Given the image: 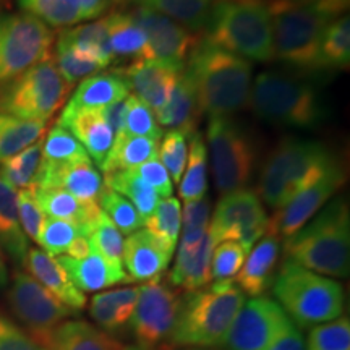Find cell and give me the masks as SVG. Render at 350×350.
<instances>
[{
	"label": "cell",
	"mask_w": 350,
	"mask_h": 350,
	"mask_svg": "<svg viewBox=\"0 0 350 350\" xmlns=\"http://www.w3.org/2000/svg\"><path fill=\"white\" fill-rule=\"evenodd\" d=\"M268 226L269 217L260 196L248 188H240L219 200L209 219L208 234L214 247L232 240L239 242L248 253L258 240L268 234Z\"/></svg>",
	"instance_id": "cell-13"
},
{
	"label": "cell",
	"mask_w": 350,
	"mask_h": 350,
	"mask_svg": "<svg viewBox=\"0 0 350 350\" xmlns=\"http://www.w3.org/2000/svg\"><path fill=\"white\" fill-rule=\"evenodd\" d=\"M248 106L261 120L300 130L318 129L327 117L317 88L281 72H262L255 78Z\"/></svg>",
	"instance_id": "cell-6"
},
{
	"label": "cell",
	"mask_w": 350,
	"mask_h": 350,
	"mask_svg": "<svg viewBox=\"0 0 350 350\" xmlns=\"http://www.w3.org/2000/svg\"><path fill=\"white\" fill-rule=\"evenodd\" d=\"M57 261L81 292H98L122 282H131L125 271H117L99 253L91 250L85 258L75 260L70 256H57Z\"/></svg>",
	"instance_id": "cell-26"
},
{
	"label": "cell",
	"mask_w": 350,
	"mask_h": 350,
	"mask_svg": "<svg viewBox=\"0 0 350 350\" xmlns=\"http://www.w3.org/2000/svg\"><path fill=\"white\" fill-rule=\"evenodd\" d=\"M8 284V271H7V262L5 255L0 250V288H3Z\"/></svg>",
	"instance_id": "cell-59"
},
{
	"label": "cell",
	"mask_w": 350,
	"mask_h": 350,
	"mask_svg": "<svg viewBox=\"0 0 350 350\" xmlns=\"http://www.w3.org/2000/svg\"><path fill=\"white\" fill-rule=\"evenodd\" d=\"M180 300L161 279L139 287L137 306L130 319L139 349L150 350L164 345V340L169 339L172 332Z\"/></svg>",
	"instance_id": "cell-15"
},
{
	"label": "cell",
	"mask_w": 350,
	"mask_h": 350,
	"mask_svg": "<svg viewBox=\"0 0 350 350\" xmlns=\"http://www.w3.org/2000/svg\"><path fill=\"white\" fill-rule=\"evenodd\" d=\"M8 304L29 338L36 340L44 350H49L57 327L73 314V310L55 299L33 275L23 271L13 274Z\"/></svg>",
	"instance_id": "cell-12"
},
{
	"label": "cell",
	"mask_w": 350,
	"mask_h": 350,
	"mask_svg": "<svg viewBox=\"0 0 350 350\" xmlns=\"http://www.w3.org/2000/svg\"><path fill=\"white\" fill-rule=\"evenodd\" d=\"M52 57H54V65L60 72V75L70 85L93 75L94 72H99L100 68H104L98 60L91 59V57L81 54V52L75 49L60 46V44H55Z\"/></svg>",
	"instance_id": "cell-48"
},
{
	"label": "cell",
	"mask_w": 350,
	"mask_h": 350,
	"mask_svg": "<svg viewBox=\"0 0 350 350\" xmlns=\"http://www.w3.org/2000/svg\"><path fill=\"white\" fill-rule=\"evenodd\" d=\"M338 164L340 163L325 144L284 138L262 163L258 196L261 203L278 211Z\"/></svg>",
	"instance_id": "cell-2"
},
{
	"label": "cell",
	"mask_w": 350,
	"mask_h": 350,
	"mask_svg": "<svg viewBox=\"0 0 350 350\" xmlns=\"http://www.w3.org/2000/svg\"><path fill=\"white\" fill-rule=\"evenodd\" d=\"M188 138H190V135L185 131L169 130L167 133L163 135V143L159 144V151H157L159 161L175 183L180 182L183 170H185L188 159Z\"/></svg>",
	"instance_id": "cell-50"
},
{
	"label": "cell",
	"mask_w": 350,
	"mask_h": 350,
	"mask_svg": "<svg viewBox=\"0 0 350 350\" xmlns=\"http://www.w3.org/2000/svg\"><path fill=\"white\" fill-rule=\"evenodd\" d=\"M18 214L21 229H23L25 235L38 243L39 234H41L44 221H46L47 216L39 208L31 188L18 191Z\"/></svg>",
	"instance_id": "cell-52"
},
{
	"label": "cell",
	"mask_w": 350,
	"mask_h": 350,
	"mask_svg": "<svg viewBox=\"0 0 350 350\" xmlns=\"http://www.w3.org/2000/svg\"><path fill=\"white\" fill-rule=\"evenodd\" d=\"M109 2H111V5H113V7L125 8V7H135V5H139V3H142L143 0H109Z\"/></svg>",
	"instance_id": "cell-60"
},
{
	"label": "cell",
	"mask_w": 350,
	"mask_h": 350,
	"mask_svg": "<svg viewBox=\"0 0 350 350\" xmlns=\"http://www.w3.org/2000/svg\"><path fill=\"white\" fill-rule=\"evenodd\" d=\"M201 113L203 112L200 109L193 81L183 68L172 94H170L169 103L156 113V120L159 126L163 125L170 130H182L191 137L195 131H198L196 126L200 124Z\"/></svg>",
	"instance_id": "cell-28"
},
{
	"label": "cell",
	"mask_w": 350,
	"mask_h": 350,
	"mask_svg": "<svg viewBox=\"0 0 350 350\" xmlns=\"http://www.w3.org/2000/svg\"><path fill=\"white\" fill-rule=\"evenodd\" d=\"M281 242L275 235L266 234L255 243V247L248 252L242 268L234 278L243 294L252 297H261L273 286L278 269Z\"/></svg>",
	"instance_id": "cell-21"
},
{
	"label": "cell",
	"mask_w": 350,
	"mask_h": 350,
	"mask_svg": "<svg viewBox=\"0 0 350 350\" xmlns=\"http://www.w3.org/2000/svg\"><path fill=\"white\" fill-rule=\"evenodd\" d=\"M41 188H59L85 203H98L104 190V177L90 157L62 165L41 164L36 185Z\"/></svg>",
	"instance_id": "cell-19"
},
{
	"label": "cell",
	"mask_w": 350,
	"mask_h": 350,
	"mask_svg": "<svg viewBox=\"0 0 350 350\" xmlns=\"http://www.w3.org/2000/svg\"><path fill=\"white\" fill-rule=\"evenodd\" d=\"M88 152L80 142L60 124H55L42 139V164L62 165L86 159Z\"/></svg>",
	"instance_id": "cell-43"
},
{
	"label": "cell",
	"mask_w": 350,
	"mask_h": 350,
	"mask_svg": "<svg viewBox=\"0 0 350 350\" xmlns=\"http://www.w3.org/2000/svg\"><path fill=\"white\" fill-rule=\"evenodd\" d=\"M109 23V46H111L113 59L151 60L150 46L143 29L135 23L129 12H112L107 15Z\"/></svg>",
	"instance_id": "cell-33"
},
{
	"label": "cell",
	"mask_w": 350,
	"mask_h": 350,
	"mask_svg": "<svg viewBox=\"0 0 350 350\" xmlns=\"http://www.w3.org/2000/svg\"><path fill=\"white\" fill-rule=\"evenodd\" d=\"M104 185L117 193L124 196L137 208L143 221L148 216H151L157 203H159V195L156 193L146 182L142 180L133 170H119L104 175Z\"/></svg>",
	"instance_id": "cell-40"
},
{
	"label": "cell",
	"mask_w": 350,
	"mask_h": 350,
	"mask_svg": "<svg viewBox=\"0 0 350 350\" xmlns=\"http://www.w3.org/2000/svg\"><path fill=\"white\" fill-rule=\"evenodd\" d=\"M42 164V138L25 148L5 163L0 164V174L10 185L18 190H29L36 185V178Z\"/></svg>",
	"instance_id": "cell-42"
},
{
	"label": "cell",
	"mask_w": 350,
	"mask_h": 350,
	"mask_svg": "<svg viewBox=\"0 0 350 350\" xmlns=\"http://www.w3.org/2000/svg\"><path fill=\"white\" fill-rule=\"evenodd\" d=\"M125 350H148V349H139L137 345V347H126ZM150 350H174V347H172V345H169V344H164V345H161V347L150 349Z\"/></svg>",
	"instance_id": "cell-61"
},
{
	"label": "cell",
	"mask_w": 350,
	"mask_h": 350,
	"mask_svg": "<svg viewBox=\"0 0 350 350\" xmlns=\"http://www.w3.org/2000/svg\"><path fill=\"white\" fill-rule=\"evenodd\" d=\"M273 25L274 59L304 75L323 73L319 46L331 18L312 5L266 0Z\"/></svg>",
	"instance_id": "cell-8"
},
{
	"label": "cell",
	"mask_w": 350,
	"mask_h": 350,
	"mask_svg": "<svg viewBox=\"0 0 350 350\" xmlns=\"http://www.w3.org/2000/svg\"><path fill=\"white\" fill-rule=\"evenodd\" d=\"M273 292L287 317L301 327L325 325L344 313V288L338 281L288 260L275 274Z\"/></svg>",
	"instance_id": "cell-7"
},
{
	"label": "cell",
	"mask_w": 350,
	"mask_h": 350,
	"mask_svg": "<svg viewBox=\"0 0 350 350\" xmlns=\"http://www.w3.org/2000/svg\"><path fill=\"white\" fill-rule=\"evenodd\" d=\"M266 350H305V342L300 331L297 329L294 323H291Z\"/></svg>",
	"instance_id": "cell-57"
},
{
	"label": "cell",
	"mask_w": 350,
	"mask_h": 350,
	"mask_svg": "<svg viewBox=\"0 0 350 350\" xmlns=\"http://www.w3.org/2000/svg\"><path fill=\"white\" fill-rule=\"evenodd\" d=\"M0 350H44L23 327L0 312Z\"/></svg>",
	"instance_id": "cell-54"
},
{
	"label": "cell",
	"mask_w": 350,
	"mask_h": 350,
	"mask_svg": "<svg viewBox=\"0 0 350 350\" xmlns=\"http://www.w3.org/2000/svg\"><path fill=\"white\" fill-rule=\"evenodd\" d=\"M213 3L214 0H143L139 5L163 13L196 33L206 25Z\"/></svg>",
	"instance_id": "cell-41"
},
{
	"label": "cell",
	"mask_w": 350,
	"mask_h": 350,
	"mask_svg": "<svg viewBox=\"0 0 350 350\" xmlns=\"http://www.w3.org/2000/svg\"><path fill=\"white\" fill-rule=\"evenodd\" d=\"M33 195L47 217L73 222L91 235L100 214L98 203H85L59 188L33 187Z\"/></svg>",
	"instance_id": "cell-27"
},
{
	"label": "cell",
	"mask_w": 350,
	"mask_h": 350,
	"mask_svg": "<svg viewBox=\"0 0 350 350\" xmlns=\"http://www.w3.org/2000/svg\"><path fill=\"white\" fill-rule=\"evenodd\" d=\"M286 260L329 278H347L350 268V214L338 198L284 243Z\"/></svg>",
	"instance_id": "cell-4"
},
{
	"label": "cell",
	"mask_w": 350,
	"mask_h": 350,
	"mask_svg": "<svg viewBox=\"0 0 350 350\" xmlns=\"http://www.w3.org/2000/svg\"><path fill=\"white\" fill-rule=\"evenodd\" d=\"M49 350H125L124 344L86 321H64L52 336Z\"/></svg>",
	"instance_id": "cell-34"
},
{
	"label": "cell",
	"mask_w": 350,
	"mask_h": 350,
	"mask_svg": "<svg viewBox=\"0 0 350 350\" xmlns=\"http://www.w3.org/2000/svg\"><path fill=\"white\" fill-rule=\"evenodd\" d=\"M129 96L130 86L119 72L93 73L80 81L75 93L64 107V112L99 111Z\"/></svg>",
	"instance_id": "cell-25"
},
{
	"label": "cell",
	"mask_w": 350,
	"mask_h": 350,
	"mask_svg": "<svg viewBox=\"0 0 350 350\" xmlns=\"http://www.w3.org/2000/svg\"><path fill=\"white\" fill-rule=\"evenodd\" d=\"M122 133L130 135V137L157 139V142L163 138V130L157 124L156 113L135 94H130L126 98L125 124Z\"/></svg>",
	"instance_id": "cell-47"
},
{
	"label": "cell",
	"mask_w": 350,
	"mask_h": 350,
	"mask_svg": "<svg viewBox=\"0 0 350 350\" xmlns=\"http://www.w3.org/2000/svg\"><path fill=\"white\" fill-rule=\"evenodd\" d=\"M143 226L148 234L157 240V243L174 256L182 229V206L177 198L159 200L151 216L144 219Z\"/></svg>",
	"instance_id": "cell-37"
},
{
	"label": "cell",
	"mask_w": 350,
	"mask_h": 350,
	"mask_svg": "<svg viewBox=\"0 0 350 350\" xmlns=\"http://www.w3.org/2000/svg\"><path fill=\"white\" fill-rule=\"evenodd\" d=\"M21 10L36 16L49 28H68L98 20L109 10V0H18Z\"/></svg>",
	"instance_id": "cell-20"
},
{
	"label": "cell",
	"mask_w": 350,
	"mask_h": 350,
	"mask_svg": "<svg viewBox=\"0 0 350 350\" xmlns=\"http://www.w3.org/2000/svg\"><path fill=\"white\" fill-rule=\"evenodd\" d=\"M129 13L146 36L151 60L185 68L188 55L201 38L198 33L144 5H135Z\"/></svg>",
	"instance_id": "cell-16"
},
{
	"label": "cell",
	"mask_w": 350,
	"mask_h": 350,
	"mask_svg": "<svg viewBox=\"0 0 350 350\" xmlns=\"http://www.w3.org/2000/svg\"><path fill=\"white\" fill-rule=\"evenodd\" d=\"M98 204L106 216L111 219L112 224L119 229L122 234H133L143 227V217L139 216L137 208L130 203L129 200L111 190L104 185V190L100 191Z\"/></svg>",
	"instance_id": "cell-45"
},
{
	"label": "cell",
	"mask_w": 350,
	"mask_h": 350,
	"mask_svg": "<svg viewBox=\"0 0 350 350\" xmlns=\"http://www.w3.org/2000/svg\"><path fill=\"white\" fill-rule=\"evenodd\" d=\"M305 350H350V323L340 317L325 325L313 326Z\"/></svg>",
	"instance_id": "cell-49"
},
{
	"label": "cell",
	"mask_w": 350,
	"mask_h": 350,
	"mask_svg": "<svg viewBox=\"0 0 350 350\" xmlns=\"http://www.w3.org/2000/svg\"><path fill=\"white\" fill-rule=\"evenodd\" d=\"M170 260L172 256L144 229L130 234L124 242V262L130 281L150 282L161 279Z\"/></svg>",
	"instance_id": "cell-24"
},
{
	"label": "cell",
	"mask_w": 350,
	"mask_h": 350,
	"mask_svg": "<svg viewBox=\"0 0 350 350\" xmlns=\"http://www.w3.org/2000/svg\"><path fill=\"white\" fill-rule=\"evenodd\" d=\"M248 253L239 242H227L217 243L213 248L211 262H209V274L211 281H226V279H234L242 268L245 258Z\"/></svg>",
	"instance_id": "cell-51"
},
{
	"label": "cell",
	"mask_w": 350,
	"mask_h": 350,
	"mask_svg": "<svg viewBox=\"0 0 350 350\" xmlns=\"http://www.w3.org/2000/svg\"><path fill=\"white\" fill-rule=\"evenodd\" d=\"M55 34L28 13L0 18V88L34 65L52 59Z\"/></svg>",
	"instance_id": "cell-11"
},
{
	"label": "cell",
	"mask_w": 350,
	"mask_h": 350,
	"mask_svg": "<svg viewBox=\"0 0 350 350\" xmlns=\"http://www.w3.org/2000/svg\"><path fill=\"white\" fill-rule=\"evenodd\" d=\"M103 112L104 119L111 126L112 133H113V139H116L119 135L124 131V124H125V112H126V98L119 100V103L111 104V106L100 109Z\"/></svg>",
	"instance_id": "cell-58"
},
{
	"label": "cell",
	"mask_w": 350,
	"mask_h": 350,
	"mask_svg": "<svg viewBox=\"0 0 350 350\" xmlns=\"http://www.w3.org/2000/svg\"><path fill=\"white\" fill-rule=\"evenodd\" d=\"M55 44L81 52V54L98 60L103 67L116 62L111 46H109L107 16L91 21V23L75 26V28L62 29Z\"/></svg>",
	"instance_id": "cell-32"
},
{
	"label": "cell",
	"mask_w": 350,
	"mask_h": 350,
	"mask_svg": "<svg viewBox=\"0 0 350 350\" xmlns=\"http://www.w3.org/2000/svg\"><path fill=\"white\" fill-rule=\"evenodd\" d=\"M65 126L70 133L75 137L90 159L98 167H103L104 161L111 151L113 143V133L111 126L104 119L103 112L99 111H77V112H64L60 113L59 122Z\"/></svg>",
	"instance_id": "cell-23"
},
{
	"label": "cell",
	"mask_w": 350,
	"mask_h": 350,
	"mask_svg": "<svg viewBox=\"0 0 350 350\" xmlns=\"http://www.w3.org/2000/svg\"><path fill=\"white\" fill-rule=\"evenodd\" d=\"M124 235L112 221L100 211L98 222L90 235L91 250L99 253L112 268L124 271Z\"/></svg>",
	"instance_id": "cell-44"
},
{
	"label": "cell",
	"mask_w": 350,
	"mask_h": 350,
	"mask_svg": "<svg viewBox=\"0 0 350 350\" xmlns=\"http://www.w3.org/2000/svg\"><path fill=\"white\" fill-rule=\"evenodd\" d=\"M292 319L281 305L268 297H253L245 301L221 350H266L274 342Z\"/></svg>",
	"instance_id": "cell-14"
},
{
	"label": "cell",
	"mask_w": 350,
	"mask_h": 350,
	"mask_svg": "<svg viewBox=\"0 0 350 350\" xmlns=\"http://www.w3.org/2000/svg\"><path fill=\"white\" fill-rule=\"evenodd\" d=\"M23 266L29 275L47 288L55 299L67 305L73 312H81L86 305V295L78 291L57 258L38 248H29Z\"/></svg>",
	"instance_id": "cell-22"
},
{
	"label": "cell",
	"mask_w": 350,
	"mask_h": 350,
	"mask_svg": "<svg viewBox=\"0 0 350 350\" xmlns=\"http://www.w3.org/2000/svg\"><path fill=\"white\" fill-rule=\"evenodd\" d=\"M185 72L193 81L201 112L209 117H230L248 106L250 60L221 49L201 36L188 55Z\"/></svg>",
	"instance_id": "cell-1"
},
{
	"label": "cell",
	"mask_w": 350,
	"mask_h": 350,
	"mask_svg": "<svg viewBox=\"0 0 350 350\" xmlns=\"http://www.w3.org/2000/svg\"><path fill=\"white\" fill-rule=\"evenodd\" d=\"M208 193V148L200 131L190 137V151L180 178L178 195L185 203L204 198Z\"/></svg>",
	"instance_id": "cell-36"
},
{
	"label": "cell",
	"mask_w": 350,
	"mask_h": 350,
	"mask_svg": "<svg viewBox=\"0 0 350 350\" xmlns=\"http://www.w3.org/2000/svg\"><path fill=\"white\" fill-rule=\"evenodd\" d=\"M214 183L221 195L250 183L258 164V146L250 130L232 117H211L206 130Z\"/></svg>",
	"instance_id": "cell-9"
},
{
	"label": "cell",
	"mask_w": 350,
	"mask_h": 350,
	"mask_svg": "<svg viewBox=\"0 0 350 350\" xmlns=\"http://www.w3.org/2000/svg\"><path fill=\"white\" fill-rule=\"evenodd\" d=\"M203 38L247 60H274L273 25L266 0H214Z\"/></svg>",
	"instance_id": "cell-5"
},
{
	"label": "cell",
	"mask_w": 350,
	"mask_h": 350,
	"mask_svg": "<svg viewBox=\"0 0 350 350\" xmlns=\"http://www.w3.org/2000/svg\"><path fill=\"white\" fill-rule=\"evenodd\" d=\"M138 295L139 287H124L96 294L91 299V317L106 332L124 329L130 323Z\"/></svg>",
	"instance_id": "cell-31"
},
{
	"label": "cell",
	"mask_w": 350,
	"mask_h": 350,
	"mask_svg": "<svg viewBox=\"0 0 350 350\" xmlns=\"http://www.w3.org/2000/svg\"><path fill=\"white\" fill-rule=\"evenodd\" d=\"M213 248L214 243L209 234L198 247H177L175 265L169 274L170 286L183 288L187 292H195L206 287L211 282L209 262H211Z\"/></svg>",
	"instance_id": "cell-29"
},
{
	"label": "cell",
	"mask_w": 350,
	"mask_h": 350,
	"mask_svg": "<svg viewBox=\"0 0 350 350\" xmlns=\"http://www.w3.org/2000/svg\"><path fill=\"white\" fill-rule=\"evenodd\" d=\"M183 68L159 62V60H137L120 70L135 96L142 99L152 112L157 113L169 103L178 77Z\"/></svg>",
	"instance_id": "cell-18"
},
{
	"label": "cell",
	"mask_w": 350,
	"mask_h": 350,
	"mask_svg": "<svg viewBox=\"0 0 350 350\" xmlns=\"http://www.w3.org/2000/svg\"><path fill=\"white\" fill-rule=\"evenodd\" d=\"M81 235L90 237V234L83 227L73 224V222L46 217L41 234H39L38 245H41L42 252H46L47 255L57 258L65 255L68 252L70 245Z\"/></svg>",
	"instance_id": "cell-46"
},
{
	"label": "cell",
	"mask_w": 350,
	"mask_h": 350,
	"mask_svg": "<svg viewBox=\"0 0 350 350\" xmlns=\"http://www.w3.org/2000/svg\"><path fill=\"white\" fill-rule=\"evenodd\" d=\"M344 167L342 164H338L317 183L295 195L286 206L274 211V216L269 217L268 234L284 239L292 237L306 222L312 221L314 214L321 211L331 196L344 185Z\"/></svg>",
	"instance_id": "cell-17"
},
{
	"label": "cell",
	"mask_w": 350,
	"mask_h": 350,
	"mask_svg": "<svg viewBox=\"0 0 350 350\" xmlns=\"http://www.w3.org/2000/svg\"><path fill=\"white\" fill-rule=\"evenodd\" d=\"M0 250L16 265H23L28 253V237L20 224L18 191L0 174Z\"/></svg>",
	"instance_id": "cell-30"
},
{
	"label": "cell",
	"mask_w": 350,
	"mask_h": 350,
	"mask_svg": "<svg viewBox=\"0 0 350 350\" xmlns=\"http://www.w3.org/2000/svg\"><path fill=\"white\" fill-rule=\"evenodd\" d=\"M131 170H133V174H137L142 180L146 182L148 185L159 195L161 200L170 198V195H172L174 191V183L169 172L159 161V156L151 157L146 163L139 164L138 167Z\"/></svg>",
	"instance_id": "cell-53"
},
{
	"label": "cell",
	"mask_w": 350,
	"mask_h": 350,
	"mask_svg": "<svg viewBox=\"0 0 350 350\" xmlns=\"http://www.w3.org/2000/svg\"><path fill=\"white\" fill-rule=\"evenodd\" d=\"M46 122L21 120L0 112V164L42 138Z\"/></svg>",
	"instance_id": "cell-38"
},
{
	"label": "cell",
	"mask_w": 350,
	"mask_h": 350,
	"mask_svg": "<svg viewBox=\"0 0 350 350\" xmlns=\"http://www.w3.org/2000/svg\"><path fill=\"white\" fill-rule=\"evenodd\" d=\"M70 88L54 62L46 60L0 88V112L21 120L47 122L65 103Z\"/></svg>",
	"instance_id": "cell-10"
},
{
	"label": "cell",
	"mask_w": 350,
	"mask_h": 350,
	"mask_svg": "<svg viewBox=\"0 0 350 350\" xmlns=\"http://www.w3.org/2000/svg\"><path fill=\"white\" fill-rule=\"evenodd\" d=\"M243 304L245 294L234 279L214 281L208 288L188 292L180 300L169 345L201 350L219 347Z\"/></svg>",
	"instance_id": "cell-3"
},
{
	"label": "cell",
	"mask_w": 350,
	"mask_h": 350,
	"mask_svg": "<svg viewBox=\"0 0 350 350\" xmlns=\"http://www.w3.org/2000/svg\"><path fill=\"white\" fill-rule=\"evenodd\" d=\"M211 219V203L204 198L185 203L182 211V229H208Z\"/></svg>",
	"instance_id": "cell-55"
},
{
	"label": "cell",
	"mask_w": 350,
	"mask_h": 350,
	"mask_svg": "<svg viewBox=\"0 0 350 350\" xmlns=\"http://www.w3.org/2000/svg\"><path fill=\"white\" fill-rule=\"evenodd\" d=\"M157 151H159L157 139L130 137V135L120 133L113 139L111 151H109L100 170L104 175L119 172V170H131L138 167L139 164L146 163L151 157H156Z\"/></svg>",
	"instance_id": "cell-35"
},
{
	"label": "cell",
	"mask_w": 350,
	"mask_h": 350,
	"mask_svg": "<svg viewBox=\"0 0 350 350\" xmlns=\"http://www.w3.org/2000/svg\"><path fill=\"white\" fill-rule=\"evenodd\" d=\"M183 350H201V349H183Z\"/></svg>",
	"instance_id": "cell-62"
},
{
	"label": "cell",
	"mask_w": 350,
	"mask_h": 350,
	"mask_svg": "<svg viewBox=\"0 0 350 350\" xmlns=\"http://www.w3.org/2000/svg\"><path fill=\"white\" fill-rule=\"evenodd\" d=\"M323 72L349 70L350 67V21L349 16H339L326 26L319 46Z\"/></svg>",
	"instance_id": "cell-39"
},
{
	"label": "cell",
	"mask_w": 350,
	"mask_h": 350,
	"mask_svg": "<svg viewBox=\"0 0 350 350\" xmlns=\"http://www.w3.org/2000/svg\"><path fill=\"white\" fill-rule=\"evenodd\" d=\"M284 2L295 3V5H312L329 16L331 20L344 16V12L349 10L350 0H284Z\"/></svg>",
	"instance_id": "cell-56"
}]
</instances>
